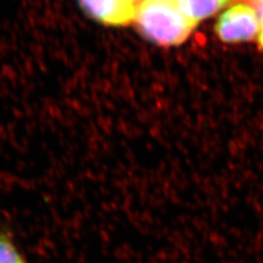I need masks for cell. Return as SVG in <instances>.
<instances>
[{"mask_svg": "<svg viewBox=\"0 0 263 263\" xmlns=\"http://www.w3.org/2000/svg\"><path fill=\"white\" fill-rule=\"evenodd\" d=\"M258 40H259V44L263 49V21L260 22V29H259V33H258Z\"/></svg>", "mask_w": 263, "mask_h": 263, "instance_id": "obj_6", "label": "cell"}, {"mask_svg": "<svg viewBox=\"0 0 263 263\" xmlns=\"http://www.w3.org/2000/svg\"><path fill=\"white\" fill-rule=\"evenodd\" d=\"M134 1H136V0H134Z\"/></svg>", "mask_w": 263, "mask_h": 263, "instance_id": "obj_9", "label": "cell"}, {"mask_svg": "<svg viewBox=\"0 0 263 263\" xmlns=\"http://www.w3.org/2000/svg\"><path fill=\"white\" fill-rule=\"evenodd\" d=\"M94 19L109 26H125L134 22L137 6L134 0H79Z\"/></svg>", "mask_w": 263, "mask_h": 263, "instance_id": "obj_3", "label": "cell"}, {"mask_svg": "<svg viewBox=\"0 0 263 263\" xmlns=\"http://www.w3.org/2000/svg\"><path fill=\"white\" fill-rule=\"evenodd\" d=\"M134 22L144 37L163 46L181 44L196 27L175 0H141Z\"/></svg>", "mask_w": 263, "mask_h": 263, "instance_id": "obj_1", "label": "cell"}, {"mask_svg": "<svg viewBox=\"0 0 263 263\" xmlns=\"http://www.w3.org/2000/svg\"><path fill=\"white\" fill-rule=\"evenodd\" d=\"M255 1H260V2H262L263 0H255Z\"/></svg>", "mask_w": 263, "mask_h": 263, "instance_id": "obj_8", "label": "cell"}, {"mask_svg": "<svg viewBox=\"0 0 263 263\" xmlns=\"http://www.w3.org/2000/svg\"><path fill=\"white\" fill-rule=\"evenodd\" d=\"M0 263H28L9 233L0 231Z\"/></svg>", "mask_w": 263, "mask_h": 263, "instance_id": "obj_5", "label": "cell"}, {"mask_svg": "<svg viewBox=\"0 0 263 263\" xmlns=\"http://www.w3.org/2000/svg\"><path fill=\"white\" fill-rule=\"evenodd\" d=\"M260 29V21L255 10L247 4H236L226 11L217 21L216 31L226 43L253 40Z\"/></svg>", "mask_w": 263, "mask_h": 263, "instance_id": "obj_2", "label": "cell"}, {"mask_svg": "<svg viewBox=\"0 0 263 263\" xmlns=\"http://www.w3.org/2000/svg\"><path fill=\"white\" fill-rule=\"evenodd\" d=\"M180 12L197 25L202 20L216 14L223 8L229 0H175Z\"/></svg>", "mask_w": 263, "mask_h": 263, "instance_id": "obj_4", "label": "cell"}, {"mask_svg": "<svg viewBox=\"0 0 263 263\" xmlns=\"http://www.w3.org/2000/svg\"><path fill=\"white\" fill-rule=\"evenodd\" d=\"M257 14H258V17H259V21H260V22L263 21V1L261 2L260 6H259V9H258Z\"/></svg>", "mask_w": 263, "mask_h": 263, "instance_id": "obj_7", "label": "cell"}]
</instances>
